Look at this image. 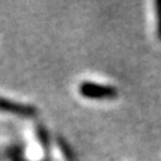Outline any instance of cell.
<instances>
[{"label":"cell","mask_w":161,"mask_h":161,"mask_svg":"<svg viewBox=\"0 0 161 161\" xmlns=\"http://www.w3.org/2000/svg\"><path fill=\"white\" fill-rule=\"evenodd\" d=\"M78 92L82 97L87 99H97V101H105V99H115L118 95V90L110 85H101L90 80L79 83Z\"/></svg>","instance_id":"cell-1"},{"label":"cell","mask_w":161,"mask_h":161,"mask_svg":"<svg viewBox=\"0 0 161 161\" xmlns=\"http://www.w3.org/2000/svg\"><path fill=\"white\" fill-rule=\"evenodd\" d=\"M0 112L31 118L38 114V109L34 105L20 103V102H16V101H11L4 97H0Z\"/></svg>","instance_id":"cell-2"},{"label":"cell","mask_w":161,"mask_h":161,"mask_svg":"<svg viewBox=\"0 0 161 161\" xmlns=\"http://www.w3.org/2000/svg\"><path fill=\"white\" fill-rule=\"evenodd\" d=\"M59 148H60V150H62L64 157L69 158V160H73V152L70 150V148L67 147V144L64 142V140H62V138H59Z\"/></svg>","instance_id":"cell-5"},{"label":"cell","mask_w":161,"mask_h":161,"mask_svg":"<svg viewBox=\"0 0 161 161\" xmlns=\"http://www.w3.org/2000/svg\"><path fill=\"white\" fill-rule=\"evenodd\" d=\"M156 11V31H157V38L161 40V0H157L154 3Z\"/></svg>","instance_id":"cell-4"},{"label":"cell","mask_w":161,"mask_h":161,"mask_svg":"<svg viewBox=\"0 0 161 161\" xmlns=\"http://www.w3.org/2000/svg\"><path fill=\"white\" fill-rule=\"evenodd\" d=\"M36 137H38L40 147H42L44 153H46V156H48L50 148H51V141H50V134L47 132L46 126H43V125H36Z\"/></svg>","instance_id":"cell-3"}]
</instances>
